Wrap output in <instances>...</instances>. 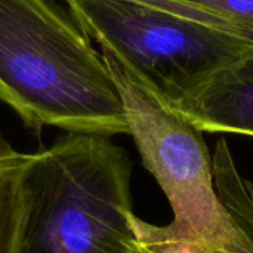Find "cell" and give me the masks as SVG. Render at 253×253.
<instances>
[{
	"instance_id": "obj_1",
	"label": "cell",
	"mask_w": 253,
	"mask_h": 253,
	"mask_svg": "<svg viewBox=\"0 0 253 253\" xmlns=\"http://www.w3.org/2000/svg\"><path fill=\"white\" fill-rule=\"evenodd\" d=\"M142 162L168 197L173 219L153 225L135 213L136 240L154 253H253V187L215 184L202 132L120 55L99 46Z\"/></svg>"
},
{
	"instance_id": "obj_2",
	"label": "cell",
	"mask_w": 253,
	"mask_h": 253,
	"mask_svg": "<svg viewBox=\"0 0 253 253\" xmlns=\"http://www.w3.org/2000/svg\"><path fill=\"white\" fill-rule=\"evenodd\" d=\"M0 101L36 133L129 135L101 52L52 0H0Z\"/></svg>"
},
{
	"instance_id": "obj_3",
	"label": "cell",
	"mask_w": 253,
	"mask_h": 253,
	"mask_svg": "<svg viewBox=\"0 0 253 253\" xmlns=\"http://www.w3.org/2000/svg\"><path fill=\"white\" fill-rule=\"evenodd\" d=\"M18 253H110L133 236L130 162L110 136L67 133L33 154Z\"/></svg>"
},
{
	"instance_id": "obj_4",
	"label": "cell",
	"mask_w": 253,
	"mask_h": 253,
	"mask_svg": "<svg viewBox=\"0 0 253 253\" xmlns=\"http://www.w3.org/2000/svg\"><path fill=\"white\" fill-rule=\"evenodd\" d=\"M82 30L168 102H176L253 47V37L120 0H62Z\"/></svg>"
},
{
	"instance_id": "obj_5",
	"label": "cell",
	"mask_w": 253,
	"mask_h": 253,
	"mask_svg": "<svg viewBox=\"0 0 253 253\" xmlns=\"http://www.w3.org/2000/svg\"><path fill=\"white\" fill-rule=\"evenodd\" d=\"M170 105L202 133L253 138V47Z\"/></svg>"
},
{
	"instance_id": "obj_6",
	"label": "cell",
	"mask_w": 253,
	"mask_h": 253,
	"mask_svg": "<svg viewBox=\"0 0 253 253\" xmlns=\"http://www.w3.org/2000/svg\"><path fill=\"white\" fill-rule=\"evenodd\" d=\"M33 154L16 151L0 135V253H18L25 208L24 176Z\"/></svg>"
},
{
	"instance_id": "obj_7",
	"label": "cell",
	"mask_w": 253,
	"mask_h": 253,
	"mask_svg": "<svg viewBox=\"0 0 253 253\" xmlns=\"http://www.w3.org/2000/svg\"><path fill=\"white\" fill-rule=\"evenodd\" d=\"M120 1H127V3H133V4H139V6H145V7H151V9H157L166 13H172L176 16H182L187 19H193L197 22H203V24H209L213 27H219L233 33H239V34H245V36H251L253 37V33L237 27L213 13H209L206 10H202L196 6H191L188 3H184L181 0H120Z\"/></svg>"
},
{
	"instance_id": "obj_8",
	"label": "cell",
	"mask_w": 253,
	"mask_h": 253,
	"mask_svg": "<svg viewBox=\"0 0 253 253\" xmlns=\"http://www.w3.org/2000/svg\"><path fill=\"white\" fill-rule=\"evenodd\" d=\"M253 33V0H181Z\"/></svg>"
},
{
	"instance_id": "obj_9",
	"label": "cell",
	"mask_w": 253,
	"mask_h": 253,
	"mask_svg": "<svg viewBox=\"0 0 253 253\" xmlns=\"http://www.w3.org/2000/svg\"><path fill=\"white\" fill-rule=\"evenodd\" d=\"M110 253H154V252H151V251H148L145 246H142V245L136 240V237H135V234H133V236L126 237V239H123L122 242H119V243L111 249V252Z\"/></svg>"
}]
</instances>
